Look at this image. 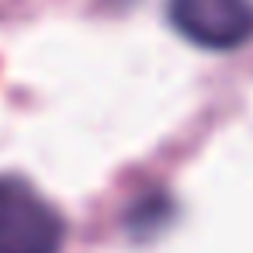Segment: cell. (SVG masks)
I'll list each match as a JSON object with an SVG mask.
<instances>
[{"mask_svg":"<svg viewBox=\"0 0 253 253\" xmlns=\"http://www.w3.org/2000/svg\"><path fill=\"white\" fill-rule=\"evenodd\" d=\"M63 215L21 177L0 173V253H59Z\"/></svg>","mask_w":253,"mask_h":253,"instance_id":"cell-1","label":"cell"},{"mask_svg":"<svg viewBox=\"0 0 253 253\" xmlns=\"http://www.w3.org/2000/svg\"><path fill=\"white\" fill-rule=\"evenodd\" d=\"M167 14L180 39L208 52H232L253 39L250 0H170Z\"/></svg>","mask_w":253,"mask_h":253,"instance_id":"cell-2","label":"cell"}]
</instances>
